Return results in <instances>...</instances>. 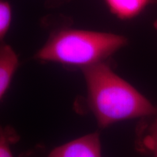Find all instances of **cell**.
<instances>
[{
    "label": "cell",
    "mask_w": 157,
    "mask_h": 157,
    "mask_svg": "<svg viewBox=\"0 0 157 157\" xmlns=\"http://www.w3.org/2000/svg\"><path fill=\"white\" fill-rule=\"evenodd\" d=\"M87 96L86 103L101 129L118 121L155 115L157 109L105 61L82 69Z\"/></svg>",
    "instance_id": "cell-1"
},
{
    "label": "cell",
    "mask_w": 157,
    "mask_h": 157,
    "mask_svg": "<svg viewBox=\"0 0 157 157\" xmlns=\"http://www.w3.org/2000/svg\"><path fill=\"white\" fill-rule=\"evenodd\" d=\"M127 42L125 36L112 33L62 29L51 34L34 58L82 69L105 61Z\"/></svg>",
    "instance_id": "cell-2"
},
{
    "label": "cell",
    "mask_w": 157,
    "mask_h": 157,
    "mask_svg": "<svg viewBox=\"0 0 157 157\" xmlns=\"http://www.w3.org/2000/svg\"><path fill=\"white\" fill-rule=\"evenodd\" d=\"M23 157H34L31 153ZM45 157H101L100 134L95 132L56 147Z\"/></svg>",
    "instance_id": "cell-3"
},
{
    "label": "cell",
    "mask_w": 157,
    "mask_h": 157,
    "mask_svg": "<svg viewBox=\"0 0 157 157\" xmlns=\"http://www.w3.org/2000/svg\"><path fill=\"white\" fill-rule=\"evenodd\" d=\"M19 64L18 56L13 48L0 42V100L10 87Z\"/></svg>",
    "instance_id": "cell-4"
},
{
    "label": "cell",
    "mask_w": 157,
    "mask_h": 157,
    "mask_svg": "<svg viewBox=\"0 0 157 157\" xmlns=\"http://www.w3.org/2000/svg\"><path fill=\"white\" fill-rule=\"evenodd\" d=\"M113 15L121 20H130L140 15L157 0H104Z\"/></svg>",
    "instance_id": "cell-5"
},
{
    "label": "cell",
    "mask_w": 157,
    "mask_h": 157,
    "mask_svg": "<svg viewBox=\"0 0 157 157\" xmlns=\"http://www.w3.org/2000/svg\"><path fill=\"white\" fill-rule=\"evenodd\" d=\"M19 140L18 133L13 127L0 125V157H13L12 146Z\"/></svg>",
    "instance_id": "cell-6"
},
{
    "label": "cell",
    "mask_w": 157,
    "mask_h": 157,
    "mask_svg": "<svg viewBox=\"0 0 157 157\" xmlns=\"http://www.w3.org/2000/svg\"><path fill=\"white\" fill-rule=\"evenodd\" d=\"M12 7L5 0H0V42H3L10 28L12 22Z\"/></svg>",
    "instance_id": "cell-7"
},
{
    "label": "cell",
    "mask_w": 157,
    "mask_h": 157,
    "mask_svg": "<svg viewBox=\"0 0 157 157\" xmlns=\"http://www.w3.org/2000/svg\"><path fill=\"white\" fill-rule=\"evenodd\" d=\"M156 115V117L151 126L150 133H149L150 135H148V140H146V142L148 143V146H150L153 151L154 157H157V112Z\"/></svg>",
    "instance_id": "cell-8"
},
{
    "label": "cell",
    "mask_w": 157,
    "mask_h": 157,
    "mask_svg": "<svg viewBox=\"0 0 157 157\" xmlns=\"http://www.w3.org/2000/svg\"><path fill=\"white\" fill-rule=\"evenodd\" d=\"M154 28H155V29H156V30L157 31V19L156 20V21H154Z\"/></svg>",
    "instance_id": "cell-9"
},
{
    "label": "cell",
    "mask_w": 157,
    "mask_h": 157,
    "mask_svg": "<svg viewBox=\"0 0 157 157\" xmlns=\"http://www.w3.org/2000/svg\"><path fill=\"white\" fill-rule=\"evenodd\" d=\"M52 2H61L66 1V0H52Z\"/></svg>",
    "instance_id": "cell-10"
}]
</instances>
